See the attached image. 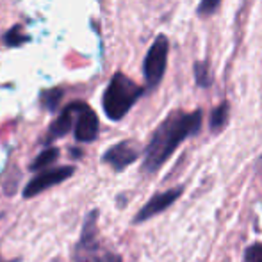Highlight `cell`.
Wrapping results in <instances>:
<instances>
[{"label": "cell", "mask_w": 262, "mask_h": 262, "mask_svg": "<svg viewBox=\"0 0 262 262\" xmlns=\"http://www.w3.org/2000/svg\"><path fill=\"white\" fill-rule=\"evenodd\" d=\"M202 121H204V113L200 109L191 113L180 109L171 111L154 130L143 152V173L154 175L159 171L187 138L200 132Z\"/></svg>", "instance_id": "1"}, {"label": "cell", "mask_w": 262, "mask_h": 262, "mask_svg": "<svg viewBox=\"0 0 262 262\" xmlns=\"http://www.w3.org/2000/svg\"><path fill=\"white\" fill-rule=\"evenodd\" d=\"M145 95V88L127 77L125 73L116 72L107 84L104 97H102V109L111 121H120L128 114V111L136 105V102Z\"/></svg>", "instance_id": "2"}, {"label": "cell", "mask_w": 262, "mask_h": 262, "mask_svg": "<svg viewBox=\"0 0 262 262\" xmlns=\"http://www.w3.org/2000/svg\"><path fill=\"white\" fill-rule=\"evenodd\" d=\"M97 221L98 210H91L84 220L80 239L73 248V262H121V257L100 241Z\"/></svg>", "instance_id": "3"}, {"label": "cell", "mask_w": 262, "mask_h": 262, "mask_svg": "<svg viewBox=\"0 0 262 262\" xmlns=\"http://www.w3.org/2000/svg\"><path fill=\"white\" fill-rule=\"evenodd\" d=\"M168 54H169V39L164 34H159L154 39L152 47L145 55L143 61V75H145L146 88L145 91H154L161 84L162 77L168 66Z\"/></svg>", "instance_id": "4"}, {"label": "cell", "mask_w": 262, "mask_h": 262, "mask_svg": "<svg viewBox=\"0 0 262 262\" xmlns=\"http://www.w3.org/2000/svg\"><path fill=\"white\" fill-rule=\"evenodd\" d=\"M73 173H75V168H73V166H59V168L43 169L39 175H36L34 179L25 186L24 198H32V196H36V194L43 193L45 189H49V187L64 182V180H68Z\"/></svg>", "instance_id": "5"}, {"label": "cell", "mask_w": 262, "mask_h": 262, "mask_svg": "<svg viewBox=\"0 0 262 262\" xmlns=\"http://www.w3.org/2000/svg\"><path fill=\"white\" fill-rule=\"evenodd\" d=\"M139 156H141L139 145L130 141V139H127V141H120L111 146L104 156H102V162L109 164L114 171H123L125 168L134 164Z\"/></svg>", "instance_id": "6"}, {"label": "cell", "mask_w": 262, "mask_h": 262, "mask_svg": "<svg viewBox=\"0 0 262 262\" xmlns=\"http://www.w3.org/2000/svg\"><path fill=\"white\" fill-rule=\"evenodd\" d=\"M100 132V121L93 109L88 104H80L79 114H77L75 127H73V134L79 143H93L98 138Z\"/></svg>", "instance_id": "7"}, {"label": "cell", "mask_w": 262, "mask_h": 262, "mask_svg": "<svg viewBox=\"0 0 262 262\" xmlns=\"http://www.w3.org/2000/svg\"><path fill=\"white\" fill-rule=\"evenodd\" d=\"M182 193H184V187L182 186H180V187H173V189H166V191H162V193H157L156 196L150 198V200L146 202L145 205H143V209L139 210L138 214H136L134 223H143V221L152 220L154 216L161 214L162 210L171 207V205L175 204V200Z\"/></svg>", "instance_id": "8"}, {"label": "cell", "mask_w": 262, "mask_h": 262, "mask_svg": "<svg viewBox=\"0 0 262 262\" xmlns=\"http://www.w3.org/2000/svg\"><path fill=\"white\" fill-rule=\"evenodd\" d=\"M80 104H82V102H72V104H68L59 113L57 120H54V123L50 125V128H49V134H47V139H45L47 143L54 141V139H57V138H62V136H66L68 132L73 130Z\"/></svg>", "instance_id": "9"}, {"label": "cell", "mask_w": 262, "mask_h": 262, "mask_svg": "<svg viewBox=\"0 0 262 262\" xmlns=\"http://www.w3.org/2000/svg\"><path fill=\"white\" fill-rule=\"evenodd\" d=\"M193 75H194V82H196L198 88H207L212 86L214 82V73L212 68H210V62L205 59V61H196L193 64Z\"/></svg>", "instance_id": "10"}, {"label": "cell", "mask_w": 262, "mask_h": 262, "mask_svg": "<svg viewBox=\"0 0 262 262\" xmlns=\"http://www.w3.org/2000/svg\"><path fill=\"white\" fill-rule=\"evenodd\" d=\"M228 116H230V105H228V102H221V104L217 107H214V111L210 113L209 128L214 132V134L223 130L228 123Z\"/></svg>", "instance_id": "11"}, {"label": "cell", "mask_w": 262, "mask_h": 262, "mask_svg": "<svg viewBox=\"0 0 262 262\" xmlns=\"http://www.w3.org/2000/svg\"><path fill=\"white\" fill-rule=\"evenodd\" d=\"M62 95L64 91L61 88H52V90H45L41 91V97H39V104L43 109H47L49 113H55L59 109V104L62 100Z\"/></svg>", "instance_id": "12"}, {"label": "cell", "mask_w": 262, "mask_h": 262, "mask_svg": "<svg viewBox=\"0 0 262 262\" xmlns=\"http://www.w3.org/2000/svg\"><path fill=\"white\" fill-rule=\"evenodd\" d=\"M29 41H31V38L24 32L21 25H13V27L4 32V36H2V43L6 47H21Z\"/></svg>", "instance_id": "13"}, {"label": "cell", "mask_w": 262, "mask_h": 262, "mask_svg": "<svg viewBox=\"0 0 262 262\" xmlns=\"http://www.w3.org/2000/svg\"><path fill=\"white\" fill-rule=\"evenodd\" d=\"M59 157V148H45L41 154H39L38 157L34 159V161L31 162V166L29 168L32 169V171H43L45 168H49L50 164H54V161Z\"/></svg>", "instance_id": "14"}, {"label": "cell", "mask_w": 262, "mask_h": 262, "mask_svg": "<svg viewBox=\"0 0 262 262\" xmlns=\"http://www.w3.org/2000/svg\"><path fill=\"white\" fill-rule=\"evenodd\" d=\"M220 6H221V0H200V4L196 7V14L200 18H209L212 14H216Z\"/></svg>", "instance_id": "15"}, {"label": "cell", "mask_w": 262, "mask_h": 262, "mask_svg": "<svg viewBox=\"0 0 262 262\" xmlns=\"http://www.w3.org/2000/svg\"><path fill=\"white\" fill-rule=\"evenodd\" d=\"M245 262H262V243H255L246 248Z\"/></svg>", "instance_id": "16"}, {"label": "cell", "mask_w": 262, "mask_h": 262, "mask_svg": "<svg viewBox=\"0 0 262 262\" xmlns=\"http://www.w3.org/2000/svg\"><path fill=\"white\" fill-rule=\"evenodd\" d=\"M0 262H7V260H4V259H2V257H0Z\"/></svg>", "instance_id": "17"}]
</instances>
